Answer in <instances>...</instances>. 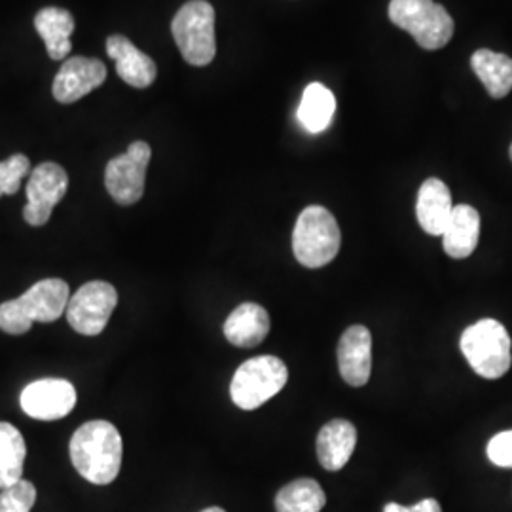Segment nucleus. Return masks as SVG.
<instances>
[{
    "label": "nucleus",
    "instance_id": "f257e3e1",
    "mask_svg": "<svg viewBox=\"0 0 512 512\" xmlns=\"http://www.w3.org/2000/svg\"><path fill=\"white\" fill-rule=\"evenodd\" d=\"M69 454L78 475L97 486H107L120 473L124 444L110 421L93 420L74 431Z\"/></svg>",
    "mask_w": 512,
    "mask_h": 512
},
{
    "label": "nucleus",
    "instance_id": "f03ea898",
    "mask_svg": "<svg viewBox=\"0 0 512 512\" xmlns=\"http://www.w3.org/2000/svg\"><path fill=\"white\" fill-rule=\"evenodd\" d=\"M71 289L67 281L48 277L35 283L27 293L16 300L0 304V330L12 336H21L33 323H54L69 306Z\"/></svg>",
    "mask_w": 512,
    "mask_h": 512
},
{
    "label": "nucleus",
    "instance_id": "7ed1b4c3",
    "mask_svg": "<svg viewBox=\"0 0 512 512\" xmlns=\"http://www.w3.org/2000/svg\"><path fill=\"white\" fill-rule=\"evenodd\" d=\"M459 346L469 366L484 380H499L511 370V336L495 319H480L467 327Z\"/></svg>",
    "mask_w": 512,
    "mask_h": 512
},
{
    "label": "nucleus",
    "instance_id": "20e7f679",
    "mask_svg": "<svg viewBox=\"0 0 512 512\" xmlns=\"http://www.w3.org/2000/svg\"><path fill=\"white\" fill-rule=\"evenodd\" d=\"M340 226L329 209L321 205L306 207L296 220L293 251L296 260L306 268H323L340 253Z\"/></svg>",
    "mask_w": 512,
    "mask_h": 512
},
{
    "label": "nucleus",
    "instance_id": "39448f33",
    "mask_svg": "<svg viewBox=\"0 0 512 512\" xmlns=\"http://www.w3.org/2000/svg\"><path fill=\"white\" fill-rule=\"evenodd\" d=\"M389 19L425 50H440L454 37V19L433 0H391Z\"/></svg>",
    "mask_w": 512,
    "mask_h": 512
},
{
    "label": "nucleus",
    "instance_id": "423d86ee",
    "mask_svg": "<svg viewBox=\"0 0 512 512\" xmlns=\"http://www.w3.org/2000/svg\"><path fill=\"white\" fill-rule=\"evenodd\" d=\"M171 33L186 63L205 67L215 59V8L207 0L186 2L173 18Z\"/></svg>",
    "mask_w": 512,
    "mask_h": 512
},
{
    "label": "nucleus",
    "instance_id": "0eeeda50",
    "mask_svg": "<svg viewBox=\"0 0 512 512\" xmlns=\"http://www.w3.org/2000/svg\"><path fill=\"white\" fill-rule=\"evenodd\" d=\"M287 380L289 370L279 357H253L236 370L230 384V397L241 410H256L274 399L287 385Z\"/></svg>",
    "mask_w": 512,
    "mask_h": 512
},
{
    "label": "nucleus",
    "instance_id": "6e6552de",
    "mask_svg": "<svg viewBox=\"0 0 512 512\" xmlns=\"http://www.w3.org/2000/svg\"><path fill=\"white\" fill-rule=\"evenodd\" d=\"M150 158L152 150L147 143L135 141L124 154L110 160L105 171V186L114 202L133 205L143 198Z\"/></svg>",
    "mask_w": 512,
    "mask_h": 512
},
{
    "label": "nucleus",
    "instance_id": "1a4fd4ad",
    "mask_svg": "<svg viewBox=\"0 0 512 512\" xmlns=\"http://www.w3.org/2000/svg\"><path fill=\"white\" fill-rule=\"evenodd\" d=\"M118 293L107 281H90L71 296L67 306V321L78 334L97 336L109 323L116 310Z\"/></svg>",
    "mask_w": 512,
    "mask_h": 512
},
{
    "label": "nucleus",
    "instance_id": "9d476101",
    "mask_svg": "<svg viewBox=\"0 0 512 512\" xmlns=\"http://www.w3.org/2000/svg\"><path fill=\"white\" fill-rule=\"evenodd\" d=\"M69 188V175L61 165L46 162L35 167L29 175L25 188L27 205L23 209V219L31 226H44L61 202Z\"/></svg>",
    "mask_w": 512,
    "mask_h": 512
},
{
    "label": "nucleus",
    "instance_id": "9b49d317",
    "mask_svg": "<svg viewBox=\"0 0 512 512\" xmlns=\"http://www.w3.org/2000/svg\"><path fill=\"white\" fill-rule=\"evenodd\" d=\"M19 404L29 418L55 421L69 416L76 406V389L61 378H44L21 391Z\"/></svg>",
    "mask_w": 512,
    "mask_h": 512
},
{
    "label": "nucleus",
    "instance_id": "f8f14e48",
    "mask_svg": "<svg viewBox=\"0 0 512 512\" xmlns=\"http://www.w3.org/2000/svg\"><path fill=\"white\" fill-rule=\"evenodd\" d=\"M105 80L107 67L101 59L76 55L67 59L55 74L54 97L63 105H71L99 88Z\"/></svg>",
    "mask_w": 512,
    "mask_h": 512
},
{
    "label": "nucleus",
    "instance_id": "ddd939ff",
    "mask_svg": "<svg viewBox=\"0 0 512 512\" xmlns=\"http://www.w3.org/2000/svg\"><path fill=\"white\" fill-rule=\"evenodd\" d=\"M338 366L346 384L363 387L372 374V334L365 325H351L338 344Z\"/></svg>",
    "mask_w": 512,
    "mask_h": 512
},
{
    "label": "nucleus",
    "instance_id": "4468645a",
    "mask_svg": "<svg viewBox=\"0 0 512 512\" xmlns=\"http://www.w3.org/2000/svg\"><path fill=\"white\" fill-rule=\"evenodd\" d=\"M107 54L116 63L118 76L137 90H145L156 80V63L150 55L143 54L129 38L112 35L107 40Z\"/></svg>",
    "mask_w": 512,
    "mask_h": 512
},
{
    "label": "nucleus",
    "instance_id": "2eb2a0df",
    "mask_svg": "<svg viewBox=\"0 0 512 512\" xmlns=\"http://www.w3.org/2000/svg\"><path fill=\"white\" fill-rule=\"evenodd\" d=\"M270 327V313L260 304L245 302L224 321V336L236 348H256L266 340Z\"/></svg>",
    "mask_w": 512,
    "mask_h": 512
},
{
    "label": "nucleus",
    "instance_id": "dca6fc26",
    "mask_svg": "<svg viewBox=\"0 0 512 512\" xmlns=\"http://www.w3.org/2000/svg\"><path fill=\"white\" fill-rule=\"evenodd\" d=\"M357 429L348 420H332L317 435V459L330 473L342 471L355 452Z\"/></svg>",
    "mask_w": 512,
    "mask_h": 512
},
{
    "label": "nucleus",
    "instance_id": "f3484780",
    "mask_svg": "<svg viewBox=\"0 0 512 512\" xmlns=\"http://www.w3.org/2000/svg\"><path fill=\"white\" fill-rule=\"evenodd\" d=\"M454 207L456 205L452 203L450 188L440 179H427L421 184L416 217L423 232H427L429 236H442Z\"/></svg>",
    "mask_w": 512,
    "mask_h": 512
},
{
    "label": "nucleus",
    "instance_id": "a211bd4d",
    "mask_svg": "<svg viewBox=\"0 0 512 512\" xmlns=\"http://www.w3.org/2000/svg\"><path fill=\"white\" fill-rule=\"evenodd\" d=\"M480 238V215L471 205H456L442 234L446 255L463 260L475 253Z\"/></svg>",
    "mask_w": 512,
    "mask_h": 512
},
{
    "label": "nucleus",
    "instance_id": "6ab92c4d",
    "mask_svg": "<svg viewBox=\"0 0 512 512\" xmlns=\"http://www.w3.org/2000/svg\"><path fill=\"white\" fill-rule=\"evenodd\" d=\"M38 35L46 44L48 55L59 61L71 54V35L74 33V18L63 8H44L35 18Z\"/></svg>",
    "mask_w": 512,
    "mask_h": 512
},
{
    "label": "nucleus",
    "instance_id": "aec40b11",
    "mask_svg": "<svg viewBox=\"0 0 512 512\" xmlns=\"http://www.w3.org/2000/svg\"><path fill=\"white\" fill-rule=\"evenodd\" d=\"M471 67L494 99H503L511 93L512 59L509 55L482 48L471 57Z\"/></svg>",
    "mask_w": 512,
    "mask_h": 512
},
{
    "label": "nucleus",
    "instance_id": "412c9836",
    "mask_svg": "<svg viewBox=\"0 0 512 512\" xmlns=\"http://www.w3.org/2000/svg\"><path fill=\"white\" fill-rule=\"evenodd\" d=\"M336 112V97L327 86L313 82L302 95L298 107V122L310 133H323L329 128Z\"/></svg>",
    "mask_w": 512,
    "mask_h": 512
},
{
    "label": "nucleus",
    "instance_id": "4be33fe9",
    "mask_svg": "<svg viewBox=\"0 0 512 512\" xmlns=\"http://www.w3.org/2000/svg\"><path fill=\"white\" fill-rule=\"evenodd\" d=\"M327 505V495L313 478H298L283 486L275 495L277 512H321Z\"/></svg>",
    "mask_w": 512,
    "mask_h": 512
},
{
    "label": "nucleus",
    "instance_id": "5701e85b",
    "mask_svg": "<svg viewBox=\"0 0 512 512\" xmlns=\"http://www.w3.org/2000/svg\"><path fill=\"white\" fill-rule=\"evenodd\" d=\"M25 458L27 446L18 427L0 421V490L16 484L23 478Z\"/></svg>",
    "mask_w": 512,
    "mask_h": 512
},
{
    "label": "nucleus",
    "instance_id": "b1692460",
    "mask_svg": "<svg viewBox=\"0 0 512 512\" xmlns=\"http://www.w3.org/2000/svg\"><path fill=\"white\" fill-rule=\"evenodd\" d=\"M37 501V488L29 480H19L16 484L0 490V512H31Z\"/></svg>",
    "mask_w": 512,
    "mask_h": 512
},
{
    "label": "nucleus",
    "instance_id": "393cba45",
    "mask_svg": "<svg viewBox=\"0 0 512 512\" xmlns=\"http://www.w3.org/2000/svg\"><path fill=\"white\" fill-rule=\"evenodd\" d=\"M31 162L25 154H14L6 162H0V196H12L21 186V181L31 175Z\"/></svg>",
    "mask_w": 512,
    "mask_h": 512
},
{
    "label": "nucleus",
    "instance_id": "a878e982",
    "mask_svg": "<svg viewBox=\"0 0 512 512\" xmlns=\"http://www.w3.org/2000/svg\"><path fill=\"white\" fill-rule=\"evenodd\" d=\"M488 458L497 467H512V431H503L488 442Z\"/></svg>",
    "mask_w": 512,
    "mask_h": 512
},
{
    "label": "nucleus",
    "instance_id": "bb28decb",
    "mask_svg": "<svg viewBox=\"0 0 512 512\" xmlns=\"http://www.w3.org/2000/svg\"><path fill=\"white\" fill-rule=\"evenodd\" d=\"M384 512H442L440 503L437 499H423L420 503H416L414 507H404L399 503H387Z\"/></svg>",
    "mask_w": 512,
    "mask_h": 512
},
{
    "label": "nucleus",
    "instance_id": "cd10ccee",
    "mask_svg": "<svg viewBox=\"0 0 512 512\" xmlns=\"http://www.w3.org/2000/svg\"><path fill=\"white\" fill-rule=\"evenodd\" d=\"M202 512H226L224 509H220V507H207V509H203Z\"/></svg>",
    "mask_w": 512,
    "mask_h": 512
},
{
    "label": "nucleus",
    "instance_id": "c85d7f7f",
    "mask_svg": "<svg viewBox=\"0 0 512 512\" xmlns=\"http://www.w3.org/2000/svg\"><path fill=\"white\" fill-rule=\"evenodd\" d=\"M511 160H512V145H511Z\"/></svg>",
    "mask_w": 512,
    "mask_h": 512
}]
</instances>
